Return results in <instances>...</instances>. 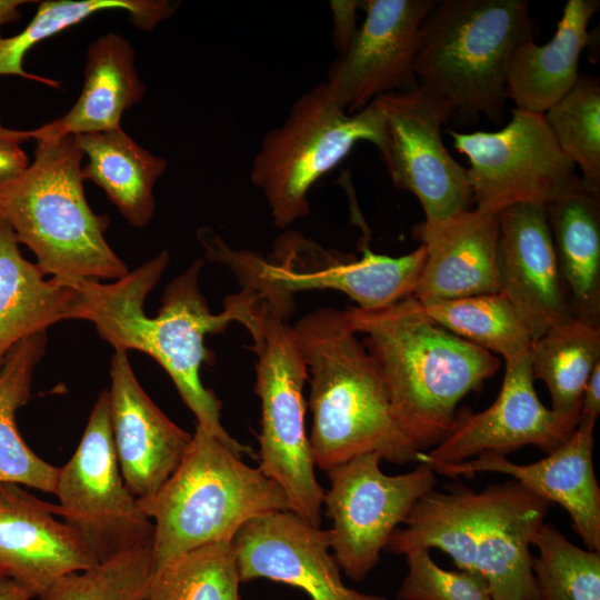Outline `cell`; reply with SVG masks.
Wrapping results in <instances>:
<instances>
[{
	"label": "cell",
	"mask_w": 600,
	"mask_h": 600,
	"mask_svg": "<svg viewBox=\"0 0 600 600\" xmlns=\"http://www.w3.org/2000/svg\"><path fill=\"white\" fill-rule=\"evenodd\" d=\"M466 169L474 208L498 213L518 203L547 206L581 187L576 166L562 152L543 114L511 110L498 131H448Z\"/></svg>",
	"instance_id": "11"
},
{
	"label": "cell",
	"mask_w": 600,
	"mask_h": 600,
	"mask_svg": "<svg viewBox=\"0 0 600 600\" xmlns=\"http://www.w3.org/2000/svg\"><path fill=\"white\" fill-rule=\"evenodd\" d=\"M134 59L136 51L124 37L107 32L94 39L87 49L79 98L64 116L33 129V140L120 128L122 114L146 94Z\"/></svg>",
	"instance_id": "23"
},
{
	"label": "cell",
	"mask_w": 600,
	"mask_h": 600,
	"mask_svg": "<svg viewBox=\"0 0 600 600\" xmlns=\"http://www.w3.org/2000/svg\"><path fill=\"white\" fill-rule=\"evenodd\" d=\"M168 263L169 253L163 250L111 283L90 279L70 282L81 294L80 319L92 322L114 350H138L152 357L170 376L197 424L238 454L251 456V450L223 428L221 402L202 384L200 369L209 359L204 338L223 332L230 322L249 329L258 300L242 289L224 300L222 312L212 313L199 288L203 261L196 260L167 286L158 314L148 317L144 301Z\"/></svg>",
	"instance_id": "1"
},
{
	"label": "cell",
	"mask_w": 600,
	"mask_h": 600,
	"mask_svg": "<svg viewBox=\"0 0 600 600\" xmlns=\"http://www.w3.org/2000/svg\"><path fill=\"white\" fill-rule=\"evenodd\" d=\"M377 452L357 456L328 471L330 488L322 507L331 519L330 549L354 581L376 568L392 532L414 503L437 483L434 470L422 462L410 472L389 476Z\"/></svg>",
	"instance_id": "14"
},
{
	"label": "cell",
	"mask_w": 600,
	"mask_h": 600,
	"mask_svg": "<svg viewBox=\"0 0 600 600\" xmlns=\"http://www.w3.org/2000/svg\"><path fill=\"white\" fill-rule=\"evenodd\" d=\"M197 239L206 257L227 266L242 289L288 317L294 309L293 294L306 290L343 292L360 309L392 304L412 296L426 259L422 244L399 257L376 253L366 244L362 258L350 260L296 231L277 240L269 259L232 249L211 228H200Z\"/></svg>",
	"instance_id": "8"
},
{
	"label": "cell",
	"mask_w": 600,
	"mask_h": 600,
	"mask_svg": "<svg viewBox=\"0 0 600 600\" xmlns=\"http://www.w3.org/2000/svg\"><path fill=\"white\" fill-rule=\"evenodd\" d=\"M330 7L333 20V46L340 56L348 49L357 33V11L360 9V1L332 0Z\"/></svg>",
	"instance_id": "37"
},
{
	"label": "cell",
	"mask_w": 600,
	"mask_h": 600,
	"mask_svg": "<svg viewBox=\"0 0 600 600\" xmlns=\"http://www.w3.org/2000/svg\"><path fill=\"white\" fill-rule=\"evenodd\" d=\"M434 0H364L366 20L334 60L327 83L338 104L354 113L376 98L419 84L413 72L420 27Z\"/></svg>",
	"instance_id": "15"
},
{
	"label": "cell",
	"mask_w": 600,
	"mask_h": 600,
	"mask_svg": "<svg viewBox=\"0 0 600 600\" xmlns=\"http://www.w3.org/2000/svg\"><path fill=\"white\" fill-rule=\"evenodd\" d=\"M36 142L32 163L0 181V217L44 276L64 283L124 277L126 263L104 238L109 218L96 214L84 196V156L76 137Z\"/></svg>",
	"instance_id": "5"
},
{
	"label": "cell",
	"mask_w": 600,
	"mask_h": 600,
	"mask_svg": "<svg viewBox=\"0 0 600 600\" xmlns=\"http://www.w3.org/2000/svg\"><path fill=\"white\" fill-rule=\"evenodd\" d=\"M0 138L6 140L16 141L22 143L23 141L34 138V131L32 130H16L3 127L0 122Z\"/></svg>",
	"instance_id": "42"
},
{
	"label": "cell",
	"mask_w": 600,
	"mask_h": 600,
	"mask_svg": "<svg viewBox=\"0 0 600 600\" xmlns=\"http://www.w3.org/2000/svg\"><path fill=\"white\" fill-rule=\"evenodd\" d=\"M292 327L310 381L316 467L328 471L369 452L390 463L418 462L421 452L394 419L379 368L343 311L318 308Z\"/></svg>",
	"instance_id": "4"
},
{
	"label": "cell",
	"mask_w": 600,
	"mask_h": 600,
	"mask_svg": "<svg viewBox=\"0 0 600 600\" xmlns=\"http://www.w3.org/2000/svg\"><path fill=\"white\" fill-rule=\"evenodd\" d=\"M562 152L581 171V186L600 197V84L581 74L573 88L543 113Z\"/></svg>",
	"instance_id": "33"
},
{
	"label": "cell",
	"mask_w": 600,
	"mask_h": 600,
	"mask_svg": "<svg viewBox=\"0 0 600 600\" xmlns=\"http://www.w3.org/2000/svg\"><path fill=\"white\" fill-rule=\"evenodd\" d=\"M380 137L381 113L374 101L348 113L327 82L300 96L283 123L263 136L251 167V182L263 192L274 226L287 228L307 217L311 187L357 142L377 147Z\"/></svg>",
	"instance_id": "10"
},
{
	"label": "cell",
	"mask_w": 600,
	"mask_h": 600,
	"mask_svg": "<svg viewBox=\"0 0 600 600\" xmlns=\"http://www.w3.org/2000/svg\"><path fill=\"white\" fill-rule=\"evenodd\" d=\"M546 210L572 316L600 324V197L581 186Z\"/></svg>",
	"instance_id": "26"
},
{
	"label": "cell",
	"mask_w": 600,
	"mask_h": 600,
	"mask_svg": "<svg viewBox=\"0 0 600 600\" xmlns=\"http://www.w3.org/2000/svg\"><path fill=\"white\" fill-rule=\"evenodd\" d=\"M421 304L433 322L472 344L500 354L504 361L529 353L533 339L501 292Z\"/></svg>",
	"instance_id": "31"
},
{
	"label": "cell",
	"mask_w": 600,
	"mask_h": 600,
	"mask_svg": "<svg viewBox=\"0 0 600 600\" xmlns=\"http://www.w3.org/2000/svg\"><path fill=\"white\" fill-rule=\"evenodd\" d=\"M504 362L496 401L477 413H457L448 436L430 451L421 452L418 463L433 469L482 453L507 457L526 446H534L548 454L568 440L580 419L563 417L539 400L529 353Z\"/></svg>",
	"instance_id": "16"
},
{
	"label": "cell",
	"mask_w": 600,
	"mask_h": 600,
	"mask_svg": "<svg viewBox=\"0 0 600 600\" xmlns=\"http://www.w3.org/2000/svg\"><path fill=\"white\" fill-rule=\"evenodd\" d=\"M599 6L598 0H568L548 43L529 38L513 50L506 97L516 109L543 114L573 88L581 52L590 42L588 24Z\"/></svg>",
	"instance_id": "24"
},
{
	"label": "cell",
	"mask_w": 600,
	"mask_h": 600,
	"mask_svg": "<svg viewBox=\"0 0 600 600\" xmlns=\"http://www.w3.org/2000/svg\"><path fill=\"white\" fill-rule=\"evenodd\" d=\"M74 137L88 158L83 180L99 186L130 226L146 227L156 211L154 186L168 161L142 148L121 127Z\"/></svg>",
	"instance_id": "27"
},
{
	"label": "cell",
	"mask_w": 600,
	"mask_h": 600,
	"mask_svg": "<svg viewBox=\"0 0 600 600\" xmlns=\"http://www.w3.org/2000/svg\"><path fill=\"white\" fill-rule=\"evenodd\" d=\"M412 236L426 259L412 296L421 302L499 292L498 213L471 208L441 222L422 221Z\"/></svg>",
	"instance_id": "22"
},
{
	"label": "cell",
	"mask_w": 600,
	"mask_h": 600,
	"mask_svg": "<svg viewBox=\"0 0 600 600\" xmlns=\"http://www.w3.org/2000/svg\"><path fill=\"white\" fill-rule=\"evenodd\" d=\"M499 292L533 340L573 318L559 271L546 206L518 203L498 212Z\"/></svg>",
	"instance_id": "18"
},
{
	"label": "cell",
	"mask_w": 600,
	"mask_h": 600,
	"mask_svg": "<svg viewBox=\"0 0 600 600\" xmlns=\"http://www.w3.org/2000/svg\"><path fill=\"white\" fill-rule=\"evenodd\" d=\"M99 561L74 528L56 519L51 503L21 486L0 484V574L38 596L58 578Z\"/></svg>",
	"instance_id": "21"
},
{
	"label": "cell",
	"mask_w": 600,
	"mask_h": 600,
	"mask_svg": "<svg viewBox=\"0 0 600 600\" xmlns=\"http://www.w3.org/2000/svg\"><path fill=\"white\" fill-rule=\"evenodd\" d=\"M152 543L116 553L89 569L58 578L39 600H147Z\"/></svg>",
	"instance_id": "35"
},
{
	"label": "cell",
	"mask_w": 600,
	"mask_h": 600,
	"mask_svg": "<svg viewBox=\"0 0 600 600\" xmlns=\"http://www.w3.org/2000/svg\"><path fill=\"white\" fill-rule=\"evenodd\" d=\"M551 503L522 483L459 487L423 494L386 547L406 554L439 549L459 570L480 574L493 600H538L530 552Z\"/></svg>",
	"instance_id": "3"
},
{
	"label": "cell",
	"mask_w": 600,
	"mask_h": 600,
	"mask_svg": "<svg viewBox=\"0 0 600 600\" xmlns=\"http://www.w3.org/2000/svg\"><path fill=\"white\" fill-rule=\"evenodd\" d=\"M257 354L254 392L261 401L259 469L284 492L289 511L320 526L324 490L306 432L308 371L288 317L264 301L249 330Z\"/></svg>",
	"instance_id": "9"
},
{
	"label": "cell",
	"mask_w": 600,
	"mask_h": 600,
	"mask_svg": "<svg viewBox=\"0 0 600 600\" xmlns=\"http://www.w3.org/2000/svg\"><path fill=\"white\" fill-rule=\"evenodd\" d=\"M232 540L201 546L153 568L147 600H241Z\"/></svg>",
	"instance_id": "32"
},
{
	"label": "cell",
	"mask_w": 600,
	"mask_h": 600,
	"mask_svg": "<svg viewBox=\"0 0 600 600\" xmlns=\"http://www.w3.org/2000/svg\"><path fill=\"white\" fill-rule=\"evenodd\" d=\"M343 313L351 329L364 336L393 417L419 452L448 436L459 402L500 368L496 354L433 322L413 296Z\"/></svg>",
	"instance_id": "2"
},
{
	"label": "cell",
	"mask_w": 600,
	"mask_h": 600,
	"mask_svg": "<svg viewBox=\"0 0 600 600\" xmlns=\"http://www.w3.org/2000/svg\"><path fill=\"white\" fill-rule=\"evenodd\" d=\"M533 546L538 600H600V551L577 547L550 522Z\"/></svg>",
	"instance_id": "34"
},
{
	"label": "cell",
	"mask_w": 600,
	"mask_h": 600,
	"mask_svg": "<svg viewBox=\"0 0 600 600\" xmlns=\"http://www.w3.org/2000/svg\"><path fill=\"white\" fill-rule=\"evenodd\" d=\"M600 413V363L592 370L584 386L580 416L598 419Z\"/></svg>",
	"instance_id": "39"
},
{
	"label": "cell",
	"mask_w": 600,
	"mask_h": 600,
	"mask_svg": "<svg viewBox=\"0 0 600 600\" xmlns=\"http://www.w3.org/2000/svg\"><path fill=\"white\" fill-rule=\"evenodd\" d=\"M596 422L580 416L568 440L533 463L518 464L503 456L482 453L433 470L450 478H470L478 472L510 476L550 503L564 508L587 549L600 551V488L593 468Z\"/></svg>",
	"instance_id": "20"
},
{
	"label": "cell",
	"mask_w": 600,
	"mask_h": 600,
	"mask_svg": "<svg viewBox=\"0 0 600 600\" xmlns=\"http://www.w3.org/2000/svg\"><path fill=\"white\" fill-rule=\"evenodd\" d=\"M20 144L0 138V181L19 176L29 167V159Z\"/></svg>",
	"instance_id": "38"
},
{
	"label": "cell",
	"mask_w": 600,
	"mask_h": 600,
	"mask_svg": "<svg viewBox=\"0 0 600 600\" xmlns=\"http://www.w3.org/2000/svg\"><path fill=\"white\" fill-rule=\"evenodd\" d=\"M138 504L153 523V568L201 546L233 539L251 519L289 510L274 481L198 424L176 470Z\"/></svg>",
	"instance_id": "6"
},
{
	"label": "cell",
	"mask_w": 600,
	"mask_h": 600,
	"mask_svg": "<svg viewBox=\"0 0 600 600\" xmlns=\"http://www.w3.org/2000/svg\"><path fill=\"white\" fill-rule=\"evenodd\" d=\"M232 543L241 582L260 578L283 582L311 600H387L347 587L330 552L328 531L289 510L251 519Z\"/></svg>",
	"instance_id": "17"
},
{
	"label": "cell",
	"mask_w": 600,
	"mask_h": 600,
	"mask_svg": "<svg viewBox=\"0 0 600 600\" xmlns=\"http://www.w3.org/2000/svg\"><path fill=\"white\" fill-rule=\"evenodd\" d=\"M81 294L22 257L11 227L0 217V364L19 341L68 319H80Z\"/></svg>",
	"instance_id": "25"
},
{
	"label": "cell",
	"mask_w": 600,
	"mask_h": 600,
	"mask_svg": "<svg viewBox=\"0 0 600 600\" xmlns=\"http://www.w3.org/2000/svg\"><path fill=\"white\" fill-rule=\"evenodd\" d=\"M529 359L532 376L543 381L551 409L580 419L584 386L600 363V324L572 318L533 340Z\"/></svg>",
	"instance_id": "30"
},
{
	"label": "cell",
	"mask_w": 600,
	"mask_h": 600,
	"mask_svg": "<svg viewBox=\"0 0 600 600\" xmlns=\"http://www.w3.org/2000/svg\"><path fill=\"white\" fill-rule=\"evenodd\" d=\"M110 381V420L119 469L137 499L149 498L176 470L192 434L149 398L132 370L128 351L114 350Z\"/></svg>",
	"instance_id": "19"
},
{
	"label": "cell",
	"mask_w": 600,
	"mask_h": 600,
	"mask_svg": "<svg viewBox=\"0 0 600 600\" xmlns=\"http://www.w3.org/2000/svg\"><path fill=\"white\" fill-rule=\"evenodd\" d=\"M30 3L27 0H0V29L2 26L16 22L20 18V7ZM1 37V36H0Z\"/></svg>",
	"instance_id": "41"
},
{
	"label": "cell",
	"mask_w": 600,
	"mask_h": 600,
	"mask_svg": "<svg viewBox=\"0 0 600 600\" xmlns=\"http://www.w3.org/2000/svg\"><path fill=\"white\" fill-rule=\"evenodd\" d=\"M526 0H440L423 19L413 72L463 120L499 121L513 50L532 38Z\"/></svg>",
	"instance_id": "7"
},
{
	"label": "cell",
	"mask_w": 600,
	"mask_h": 600,
	"mask_svg": "<svg viewBox=\"0 0 600 600\" xmlns=\"http://www.w3.org/2000/svg\"><path fill=\"white\" fill-rule=\"evenodd\" d=\"M373 101L381 113L377 149L392 184L421 203L424 221L441 222L470 210L466 168L441 138L442 126L456 114L453 104L420 86Z\"/></svg>",
	"instance_id": "13"
},
{
	"label": "cell",
	"mask_w": 600,
	"mask_h": 600,
	"mask_svg": "<svg viewBox=\"0 0 600 600\" xmlns=\"http://www.w3.org/2000/svg\"><path fill=\"white\" fill-rule=\"evenodd\" d=\"M404 556L408 572L398 590V600H493L480 574L443 569L426 548L412 549Z\"/></svg>",
	"instance_id": "36"
},
{
	"label": "cell",
	"mask_w": 600,
	"mask_h": 600,
	"mask_svg": "<svg viewBox=\"0 0 600 600\" xmlns=\"http://www.w3.org/2000/svg\"><path fill=\"white\" fill-rule=\"evenodd\" d=\"M54 494L53 514L74 528L100 561L153 542V523L119 469L108 390L100 392L74 453L59 468Z\"/></svg>",
	"instance_id": "12"
},
{
	"label": "cell",
	"mask_w": 600,
	"mask_h": 600,
	"mask_svg": "<svg viewBox=\"0 0 600 600\" xmlns=\"http://www.w3.org/2000/svg\"><path fill=\"white\" fill-rule=\"evenodd\" d=\"M36 593L22 583L0 574V600H30Z\"/></svg>",
	"instance_id": "40"
},
{
	"label": "cell",
	"mask_w": 600,
	"mask_h": 600,
	"mask_svg": "<svg viewBox=\"0 0 600 600\" xmlns=\"http://www.w3.org/2000/svg\"><path fill=\"white\" fill-rule=\"evenodd\" d=\"M178 1L168 0H47L38 2L37 11L22 31L0 37V76H17L52 88L60 82L24 70L27 52L39 42L80 23L101 11L122 10L142 31H152L174 14Z\"/></svg>",
	"instance_id": "29"
},
{
	"label": "cell",
	"mask_w": 600,
	"mask_h": 600,
	"mask_svg": "<svg viewBox=\"0 0 600 600\" xmlns=\"http://www.w3.org/2000/svg\"><path fill=\"white\" fill-rule=\"evenodd\" d=\"M47 340L44 331L19 341L0 364V484L54 493L59 468L29 448L16 424L17 410L30 398L33 372L44 354Z\"/></svg>",
	"instance_id": "28"
}]
</instances>
